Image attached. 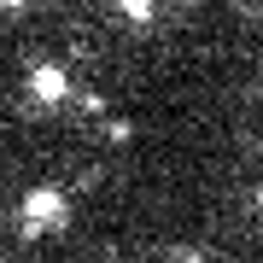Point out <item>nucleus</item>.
Returning <instances> with one entry per match:
<instances>
[{"label":"nucleus","instance_id":"f03ea898","mask_svg":"<svg viewBox=\"0 0 263 263\" xmlns=\"http://www.w3.org/2000/svg\"><path fill=\"white\" fill-rule=\"evenodd\" d=\"M129 24H152V0H117Z\"/></svg>","mask_w":263,"mask_h":263},{"label":"nucleus","instance_id":"f257e3e1","mask_svg":"<svg viewBox=\"0 0 263 263\" xmlns=\"http://www.w3.org/2000/svg\"><path fill=\"white\" fill-rule=\"evenodd\" d=\"M35 94L41 100H59V94H65V76H59V70H35Z\"/></svg>","mask_w":263,"mask_h":263}]
</instances>
